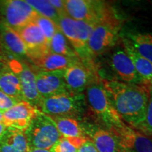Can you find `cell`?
Listing matches in <instances>:
<instances>
[{
  "mask_svg": "<svg viewBox=\"0 0 152 152\" xmlns=\"http://www.w3.org/2000/svg\"><path fill=\"white\" fill-rule=\"evenodd\" d=\"M102 84L123 122L136 129L145 117L149 101V87L114 80H102Z\"/></svg>",
  "mask_w": 152,
  "mask_h": 152,
  "instance_id": "6da1fadb",
  "label": "cell"
},
{
  "mask_svg": "<svg viewBox=\"0 0 152 152\" xmlns=\"http://www.w3.org/2000/svg\"><path fill=\"white\" fill-rule=\"evenodd\" d=\"M35 66L42 71L54 72L65 71L79 58H73L50 52L44 53L39 56L30 58Z\"/></svg>",
  "mask_w": 152,
  "mask_h": 152,
  "instance_id": "e0dca14e",
  "label": "cell"
},
{
  "mask_svg": "<svg viewBox=\"0 0 152 152\" xmlns=\"http://www.w3.org/2000/svg\"><path fill=\"white\" fill-rule=\"evenodd\" d=\"M19 102H21V101L11 97V96L6 94L5 93L0 90V111L4 113V112L12 108Z\"/></svg>",
  "mask_w": 152,
  "mask_h": 152,
  "instance_id": "f1b7e54d",
  "label": "cell"
},
{
  "mask_svg": "<svg viewBox=\"0 0 152 152\" xmlns=\"http://www.w3.org/2000/svg\"><path fill=\"white\" fill-rule=\"evenodd\" d=\"M144 134L152 137V90H150L149 101L144 121L136 128Z\"/></svg>",
  "mask_w": 152,
  "mask_h": 152,
  "instance_id": "83f0119b",
  "label": "cell"
},
{
  "mask_svg": "<svg viewBox=\"0 0 152 152\" xmlns=\"http://www.w3.org/2000/svg\"><path fill=\"white\" fill-rule=\"evenodd\" d=\"M29 152H51L50 150L42 149H35V148H31Z\"/></svg>",
  "mask_w": 152,
  "mask_h": 152,
  "instance_id": "d6a6232c",
  "label": "cell"
},
{
  "mask_svg": "<svg viewBox=\"0 0 152 152\" xmlns=\"http://www.w3.org/2000/svg\"><path fill=\"white\" fill-rule=\"evenodd\" d=\"M0 123H3V112L0 111Z\"/></svg>",
  "mask_w": 152,
  "mask_h": 152,
  "instance_id": "836d02e7",
  "label": "cell"
},
{
  "mask_svg": "<svg viewBox=\"0 0 152 152\" xmlns=\"http://www.w3.org/2000/svg\"><path fill=\"white\" fill-rule=\"evenodd\" d=\"M53 7L56 9L60 15V17L66 15L65 12V7H64V1L63 0H49Z\"/></svg>",
  "mask_w": 152,
  "mask_h": 152,
  "instance_id": "f546056e",
  "label": "cell"
},
{
  "mask_svg": "<svg viewBox=\"0 0 152 152\" xmlns=\"http://www.w3.org/2000/svg\"><path fill=\"white\" fill-rule=\"evenodd\" d=\"M87 137L70 138L61 137L54 145L51 148V152H78L83 144Z\"/></svg>",
  "mask_w": 152,
  "mask_h": 152,
  "instance_id": "d4e9b609",
  "label": "cell"
},
{
  "mask_svg": "<svg viewBox=\"0 0 152 152\" xmlns=\"http://www.w3.org/2000/svg\"><path fill=\"white\" fill-rule=\"evenodd\" d=\"M122 43L125 52L132 61L142 83L149 86L152 80V63L139 54L127 37L123 38Z\"/></svg>",
  "mask_w": 152,
  "mask_h": 152,
  "instance_id": "ac0fdd59",
  "label": "cell"
},
{
  "mask_svg": "<svg viewBox=\"0 0 152 152\" xmlns=\"http://www.w3.org/2000/svg\"><path fill=\"white\" fill-rule=\"evenodd\" d=\"M87 102L92 113L107 130L125 124L115 111L102 83L93 82L86 88Z\"/></svg>",
  "mask_w": 152,
  "mask_h": 152,
  "instance_id": "3957f363",
  "label": "cell"
},
{
  "mask_svg": "<svg viewBox=\"0 0 152 152\" xmlns=\"http://www.w3.org/2000/svg\"><path fill=\"white\" fill-rule=\"evenodd\" d=\"M83 128L85 136L92 142L98 152H123L111 131L98 127L83 126Z\"/></svg>",
  "mask_w": 152,
  "mask_h": 152,
  "instance_id": "2e32d148",
  "label": "cell"
},
{
  "mask_svg": "<svg viewBox=\"0 0 152 152\" xmlns=\"http://www.w3.org/2000/svg\"><path fill=\"white\" fill-rule=\"evenodd\" d=\"M0 36L4 46L9 52L16 56H27V49L18 33L2 22L0 23Z\"/></svg>",
  "mask_w": 152,
  "mask_h": 152,
  "instance_id": "ffe728a7",
  "label": "cell"
},
{
  "mask_svg": "<svg viewBox=\"0 0 152 152\" xmlns=\"http://www.w3.org/2000/svg\"><path fill=\"white\" fill-rule=\"evenodd\" d=\"M109 130L115 137L123 152H152V137L146 135L126 123Z\"/></svg>",
  "mask_w": 152,
  "mask_h": 152,
  "instance_id": "9c48e42d",
  "label": "cell"
},
{
  "mask_svg": "<svg viewBox=\"0 0 152 152\" xmlns=\"http://www.w3.org/2000/svg\"><path fill=\"white\" fill-rule=\"evenodd\" d=\"M116 14L102 20L94 26L87 43L89 56L102 54L118 42L121 28Z\"/></svg>",
  "mask_w": 152,
  "mask_h": 152,
  "instance_id": "5b68a950",
  "label": "cell"
},
{
  "mask_svg": "<svg viewBox=\"0 0 152 152\" xmlns=\"http://www.w3.org/2000/svg\"><path fill=\"white\" fill-rule=\"evenodd\" d=\"M30 149L23 132L7 128L0 137V152H29Z\"/></svg>",
  "mask_w": 152,
  "mask_h": 152,
  "instance_id": "d6986e66",
  "label": "cell"
},
{
  "mask_svg": "<svg viewBox=\"0 0 152 152\" xmlns=\"http://www.w3.org/2000/svg\"><path fill=\"white\" fill-rule=\"evenodd\" d=\"M0 14L5 25L17 30L33 22L39 14L23 0L0 1Z\"/></svg>",
  "mask_w": 152,
  "mask_h": 152,
  "instance_id": "ba28073f",
  "label": "cell"
},
{
  "mask_svg": "<svg viewBox=\"0 0 152 152\" xmlns=\"http://www.w3.org/2000/svg\"><path fill=\"white\" fill-rule=\"evenodd\" d=\"M61 137L70 138L87 137L83 125L78 120L68 117H51Z\"/></svg>",
  "mask_w": 152,
  "mask_h": 152,
  "instance_id": "44dd1931",
  "label": "cell"
},
{
  "mask_svg": "<svg viewBox=\"0 0 152 152\" xmlns=\"http://www.w3.org/2000/svg\"><path fill=\"white\" fill-rule=\"evenodd\" d=\"M86 97L83 93L67 92L42 99L39 109L51 117H68L78 119L83 113Z\"/></svg>",
  "mask_w": 152,
  "mask_h": 152,
  "instance_id": "7a4b0ae2",
  "label": "cell"
},
{
  "mask_svg": "<svg viewBox=\"0 0 152 152\" xmlns=\"http://www.w3.org/2000/svg\"><path fill=\"white\" fill-rule=\"evenodd\" d=\"M93 73L90 68L78 60L64 71V78L68 89L72 92L82 93L92 83Z\"/></svg>",
  "mask_w": 152,
  "mask_h": 152,
  "instance_id": "5bb4252c",
  "label": "cell"
},
{
  "mask_svg": "<svg viewBox=\"0 0 152 152\" xmlns=\"http://www.w3.org/2000/svg\"><path fill=\"white\" fill-rule=\"evenodd\" d=\"M8 66L20 81L23 100L39 109L42 97L37 90L35 72L26 64L16 59H11Z\"/></svg>",
  "mask_w": 152,
  "mask_h": 152,
  "instance_id": "30bf717a",
  "label": "cell"
},
{
  "mask_svg": "<svg viewBox=\"0 0 152 152\" xmlns=\"http://www.w3.org/2000/svg\"><path fill=\"white\" fill-rule=\"evenodd\" d=\"M78 152H98V151L95 148L92 142L87 138V140L79 149Z\"/></svg>",
  "mask_w": 152,
  "mask_h": 152,
  "instance_id": "4dcf8cb0",
  "label": "cell"
},
{
  "mask_svg": "<svg viewBox=\"0 0 152 152\" xmlns=\"http://www.w3.org/2000/svg\"><path fill=\"white\" fill-rule=\"evenodd\" d=\"M111 66L124 83L143 84L130 57L123 49L115 51L111 56Z\"/></svg>",
  "mask_w": 152,
  "mask_h": 152,
  "instance_id": "9a60e30c",
  "label": "cell"
},
{
  "mask_svg": "<svg viewBox=\"0 0 152 152\" xmlns=\"http://www.w3.org/2000/svg\"><path fill=\"white\" fill-rule=\"evenodd\" d=\"M0 90L11 97L24 101L20 81L9 68H4L0 71Z\"/></svg>",
  "mask_w": 152,
  "mask_h": 152,
  "instance_id": "7402d4cb",
  "label": "cell"
},
{
  "mask_svg": "<svg viewBox=\"0 0 152 152\" xmlns=\"http://www.w3.org/2000/svg\"><path fill=\"white\" fill-rule=\"evenodd\" d=\"M64 7L68 16L94 25L115 15L113 9L104 1L66 0Z\"/></svg>",
  "mask_w": 152,
  "mask_h": 152,
  "instance_id": "277c9868",
  "label": "cell"
},
{
  "mask_svg": "<svg viewBox=\"0 0 152 152\" xmlns=\"http://www.w3.org/2000/svg\"><path fill=\"white\" fill-rule=\"evenodd\" d=\"M35 75L37 90L42 99L71 92L64 80V71L54 72L39 71Z\"/></svg>",
  "mask_w": 152,
  "mask_h": 152,
  "instance_id": "4fadbf2b",
  "label": "cell"
},
{
  "mask_svg": "<svg viewBox=\"0 0 152 152\" xmlns=\"http://www.w3.org/2000/svg\"><path fill=\"white\" fill-rule=\"evenodd\" d=\"M128 39L139 54L152 63V34L134 33Z\"/></svg>",
  "mask_w": 152,
  "mask_h": 152,
  "instance_id": "cb8c5ba5",
  "label": "cell"
},
{
  "mask_svg": "<svg viewBox=\"0 0 152 152\" xmlns=\"http://www.w3.org/2000/svg\"><path fill=\"white\" fill-rule=\"evenodd\" d=\"M24 133L30 149L49 150L61 137L52 118L39 110Z\"/></svg>",
  "mask_w": 152,
  "mask_h": 152,
  "instance_id": "8992f818",
  "label": "cell"
},
{
  "mask_svg": "<svg viewBox=\"0 0 152 152\" xmlns=\"http://www.w3.org/2000/svg\"><path fill=\"white\" fill-rule=\"evenodd\" d=\"M70 45L71 44L68 42L67 39L58 28L49 42V52L69 58H80L75 49L70 46Z\"/></svg>",
  "mask_w": 152,
  "mask_h": 152,
  "instance_id": "603a6c76",
  "label": "cell"
},
{
  "mask_svg": "<svg viewBox=\"0 0 152 152\" xmlns=\"http://www.w3.org/2000/svg\"><path fill=\"white\" fill-rule=\"evenodd\" d=\"M28 51L29 58L49 52V42L40 28L35 22H31L17 30Z\"/></svg>",
  "mask_w": 152,
  "mask_h": 152,
  "instance_id": "7c38bea8",
  "label": "cell"
},
{
  "mask_svg": "<svg viewBox=\"0 0 152 152\" xmlns=\"http://www.w3.org/2000/svg\"><path fill=\"white\" fill-rule=\"evenodd\" d=\"M7 128L5 126L4 124L3 123H0V137L4 134V132L7 130Z\"/></svg>",
  "mask_w": 152,
  "mask_h": 152,
  "instance_id": "1f68e13d",
  "label": "cell"
},
{
  "mask_svg": "<svg viewBox=\"0 0 152 152\" xmlns=\"http://www.w3.org/2000/svg\"><path fill=\"white\" fill-rule=\"evenodd\" d=\"M38 110L29 102L21 101L3 113V123L7 128L25 132L29 127Z\"/></svg>",
  "mask_w": 152,
  "mask_h": 152,
  "instance_id": "8fae6325",
  "label": "cell"
},
{
  "mask_svg": "<svg viewBox=\"0 0 152 152\" xmlns=\"http://www.w3.org/2000/svg\"><path fill=\"white\" fill-rule=\"evenodd\" d=\"M41 16L47 17L57 24L60 18V15L49 1L46 0H26Z\"/></svg>",
  "mask_w": 152,
  "mask_h": 152,
  "instance_id": "484cf974",
  "label": "cell"
},
{
  "mask_svg": "<svg viewBox=\"0 0 152 152\" xmlns=\"http://www.w3.org/2000/svg\"><path fill=\"white\" fill-rule=\"evenodd\" d=\"M149 88H150V90H152V80H151V83H150V84H149Z\"/></svg>",
  "mask_w": 152,
  "mask_h": 152,
  "instance_id": "e575fe53",
  "label": "cell"
},
{
  "mask_svg": "<svg viewBox=\"0 0 152 152\" xmlns=\"http://www.w3.org/2000/svg\"><path fill=\"white\" fill-rule=\"evenodd\" d=\"M57 26L80 58L89 56L87 43L96 25L74 20L67 15H64L60 17Z\"/></svg>",
  "mask_w": 152,
  "mask_h": 152,
  "instance_id": "52a82bcc",
  "label": "cell"
},
{
  "mask_svg": "<svg viewBox=\"0 0 152 152\" xmlns=\"http://www.w3.org/2000/svg\"><path fill=\"white\" fill-rule=\"evenodd\" d=\"M34 22L37 25L38 27L40 28L49 45V42L51 41L56 32L58 30L57 24L51 19L41 16L39 14L35 19Z\"/></svg>",
  "mask_w": 152,
  "mask_h": 152,
  "instance_id": "4316f807",
  "label": "cell"
}]
</instances>
